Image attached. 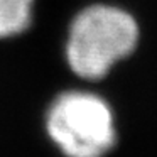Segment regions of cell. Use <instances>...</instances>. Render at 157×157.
Masks as SVG:
<instances>
[{
    "label": "cell",
    "instance_id": "obj_1",
    "mask_svg": "<svg viewBox=\"0 0 157 157\" xmlns=\"http://www.w3.org/2000/svg\"><path fill=\"white\" fill-rule=\"evenodd\" d=\"M139 42V25L127 10L95 4L71 22L66 41V61L83 79H100L132 54Z\"/></svg>",
    "mask_w": 157,
    "mask_h": 157
},
{
    "label": "cell",
    "instance_id": "obj_2",
    "mask_svg": "<svg viewBox=\"0 0 157 157\" xmlns=\"http://www.w3.org/2000/svg\"><path fill=\"white\" fill-rule=\"evenodd\" d=\"M51 140L66 157H103L117 142L110 105L90 91H64L46 117Z\"/></svg>",
    "mask_w": 157,
    "mask_h": 157
},
{
    "label": "cell",
    "instance_id": "obj_3",
    "mask_svg": "<svg viewBox=\"0 0 157 157\" xmlns=\"http://www.w3.org/2000/svg\"><path fill=\"white\" fill-rule=\"evenodd\" d=\"M34 0H0V39L19 36L31 25Z\"/></svg>",
    "mask_w": 157,
    "mask_h": 157
}]
</instances>
